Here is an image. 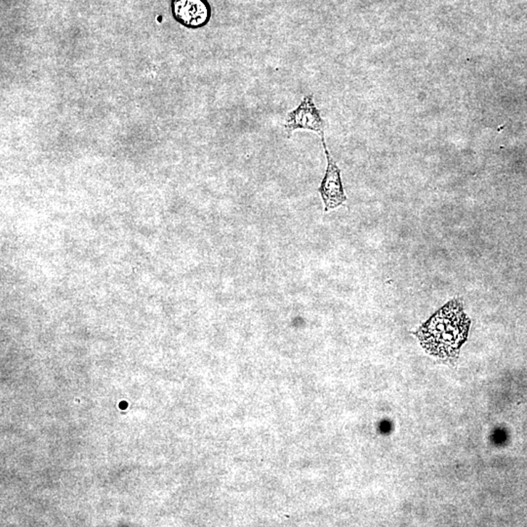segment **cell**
<instances>
[{
    "instance_id": "277c9868",
    "label": "cell",
    "mask_w": 527,
    "mask_h": 527,
    "mask_svg": "<svg viewBox=\"0 0 527 527\" xmlns=\"http://www.w3.org/2000/svg\"><path fill=\"white\" fill-rule=\"evenodd\" d=\"M171 8L175 20L186 28H203L210 21L208 0H172Z\"/></svg>"
},
{
    "instance_id": "6da1fadb",
    "label": "cell",
    "mask_w": 527,
    "mask_h": 527,
    "mask_svg": "<svg viewBox=\"0 0 527 527\" xmlns=\"http://www.w3.org/2000/svg\"><path fill=\"white\" fill-rule=\"evenodd\" d=\"M471 320L462 302L455 299L424 323L414 335L431 356L446 362H455L461 347L467 340Z\"/></svg>"
},
{
    "instance_id": "7a4b0ae2",
    "label": "cell",
    "mask_w": 527,
    "mask_h": 527,
    "mask_svg": "<svg viewBox=\"0 0 527 527\" xmlns=\"http://www.w3.org/2000/svg\"><path fill=\"white\" fill-rule=\"evenodd\" d=\"M322 141L325 155H327V168L324 178L319 188V192L324 203V211L328 212L344 205L347 197L344 192L343 184H342L340 168H338L337 164L328 152L324 136H322Z\"/></svg>"
},
{
    "instance_id": "3957f363",
    "label": "cell",
    "mask_w": 527,
    "mask_h": 527,
    "mask_svg": "<svg viewBox=\"0 0 527 527\" xmlns=\"http://www.w3.org/2000/svg\"><path fill=\"white\" fill-rule=\"evenodd\" d=\"M285 127L288 136H291V133L297 129H307L324 136V123L312 101V95L305 97L299 107L288 113Z\"/></svg>"
}]
</instances>
